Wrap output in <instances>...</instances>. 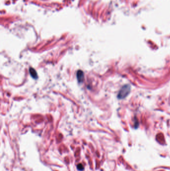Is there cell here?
<instances>
[{
    "label": "cell",
    "mask_w": 170,
    "mask_h": 171,
    "mask_svg": "<svg viewBox=\"0 0 170 171\" xmlns=\"http://www.w3.org/2000/svg\"><path fill=\"white\" fill-rule=\"evenodd\" d=\"M77 80L80 83H82L83 80H84V74L83 72L80 70L77 72Z\"/></svg>",
    "instance_id": "2"
},
{
    "label": "cell",
    "mask_w": 170,
    "mask_h": 171,
    "mask_svg": "<svg viewBox=\"0 0 170 171\" xmlns=\"http://www.w3.org/2000/svg\"><path fill=\"white\" fill-rule=\"evenodd\" d=\"M30 74H31V75L32 77H33V78H35V79L37 78V74L36 71L34 69H33V68H31V69H30Z\"/></svg>",
    "instance_id": "3"
},
{
    "label": "cell",
    "mask_w": 170,
    "mask_h": 171,
    "mask_svg": "<svg viewBox=\"0 0 170 171\" xmlns=\"http://www.w3.org/2000/svg\"><path fill=\"white\" fill-rule=\"evenodd\" d=\"M130 91V87L129 86L125 85L123 87L118 94L119 99H124L129 94Z\"/></svg>",
    "instance_id": "1"
},
{
    "label": "cell",
    "mask_w": 170,
    "mask_h": 171,
    "mask_svg": "<svg viewBox=\"0 0 170 171\" xmlns=\"http://www.w3.org/2000/svg\"><path fill=\"white\" fill-rule=\"evenodd\" d=\"M77 169L79 171H82L83 170V169H84L83 166L81 164H79L77 166Z\"/></svg>",
    "instance_id": "4"
}]
</instances>
